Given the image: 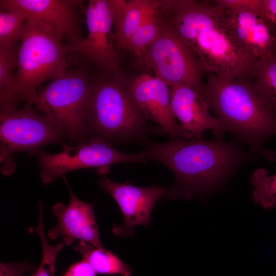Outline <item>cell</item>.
<instances>
[{"instance_id": "30bf717a", "label": "cell", "mask_w": 276, "mask_h": 276, "mask_svg": "<svg viewBox=\"0 0 276 276\" xmlns=\"http://www.w3.org/2000/svg\"><path fill=\"white\" fill-rule=\"evenodd\" d=\"M87 35L72 45L67 52L81 54L93 62L104 76L116 74L119 58L116 50L110 0H90L85 10ZM116 45V44H115Z\"/></svg>"}, {"instance_id": "484cf974", "label": "cell", "mask_w": 276, "mask_h": 276, "mask_svg": "<svg viewBox=\"0 0 276 276\" xmlns=\"http://www.w3.org/2000/svg\"><path fill=\"white\" fill-rule=\"evenodd\" d=\"M97 273L84 259L72 264L62 276H97Z\"/></svg>"}, {"instance_id": "5b68a950", "label": "cell", "mask_w": 276, "mask_h": 276, "mask_svg": "<svg viewBox=\"0 0 276 276\" xmlns=\"http://www.w3.org/2000/svg\"><path fill=\"white\" fill-rule=\"evenodd\" d=\"M62 41L51 27L27 15L17 50L15 76L18 102L32 105L42 83L60 77L66 72L68 52Z\"/></svg>"}, {"instance_id": "5bb4252c", "label": "cell", "mask_w": 276, "mask_h": 276, "mask_svg": "<svg viewBox=\"0 0 276 276\" xmlns=\"http://www.w3.org/2000/svg\"><path fill=\"white\" fill-rule=\"evenodd\" d=\"M80 3L79 1L64 0L0 1L1 10L16 9L25 12L51 27L63 40L68 42L67 45L82 39L75 11Z\"/></svg>"}, {"instance_id": "d4e9b609", "label": "cell", "mask_w": 276, "mask_h": 276, "mask_svg": "<svg viewBox=\"0 0 276 276\" xmlns=\"http://www.w3.org/2000/svg\"><path fill=\"white\" fill-rule=\"evenodd\" d=\"M36 269L28 262L0 263V276H24L26 271Z\"/></svg>"}, {"instance_id": "ac0fdd59", "label": "cell", "mask_w": 276, "mask_h": 276, "mask_svg": "<svg viewBox=\"0 0 276 276\" xmlns=\"http://www.w3.org/2000/svg\"><path fill=\"white\" fill-rule=\"evenodd\" d=\"M74 249L93 267L97 274L132 276L130 266L116 255L104 248L96 247L84 241L79 242Z\"/></svg>"}, {"instance_id": "9a60e30c", "label": "cell", "mask_w": 276, "mask_h": 276, "mask_svg": "<svg viewBox=\"0 0 276 276\" xmlns=\"http://www.w3.org/2000/svg\"><path fill=\"white\" fill-rule=\"evenodd\" d=\"M171 105L175 118L182 129L193 137L202 138L204 131L211 130L220 137L224 131L220 121L211 116L204 90L176 85L170 88Z\"/></svg>"}, {"instance_id": "6da1fadb", "label": "cell", "mask_w": 276, "mask_h": 276, "mask_svg": "<svg viewBox=\"0 0 276 276\" xmlns=\"http://www.w3.org/2000/svg\"><path fill=\"white\" fill-rule=\"evenodd\" d=\"M169 21L203 72L225 79L251 77L257 60L236 37L225 8L216 0H179Z\"/></svg>"}, {"instance_id": "e0dca14e", "label": "cell", "mask_w": 276, "mask_h": 276, "mask_svg": "<svg viewBox=\"0 0 276 276\" xmlns=\"http://www.w3.org/2000/svg\"><path fill=\"white\" fill-rule=\"evenodd\" d=\"M159 1L110 0L116 46L128 50L130 40Z\"/></svg>"}, {"instance_id": "83f0119b", "label": "cell", "mask_w": 276, "mask_h": 276, "mask_svg": "<svg viewBox=\"0 0 276 276\" xmlns=\"http://www.w3.org/2000/svg\"><path fill=\"white\" fill-rule=\"evenodd\" d=\"M274 52L276 53V35H275V39Z\"/></svg>"}, {"instance_id": "4fadbf2b", "label": "cell", "mask_w": 276, "mask_h": 276, "mask_svg": "<svg viewBox=\"0 0 276 276\" xmlns=\"http://www.w3.org/2000/svg\"><path fill=\"white\" fill-rule=\"evenodd\" d=\"M70 199L67 205L58 202L52 206L57 224L49 230L51 240L60 238L70 246L77 241L103 248L96 221L93 204L80 200L69 188Z\"/></svg>"}, {"instance_id": "277c9868", "label": "cell", "mask_w": 276, "mask_h": 276, "mask_svg": "<svg viewBox=\"0 0 276 276\" xmlns=\"http://www.w3.org/2000/svg\"><path fill=\"white\" fill-rule=\"evenodd\" d=\"M105 76L91 82L86 110L87 133L108 142L145 141L152 133L164 132L150 127L128 90L121 82Z\"/></svg>"}, {"instance_id": "9c48e42d", "label": "cell", "mask_w": 276, "mask_h": 276, "mask_svg": "<svg viewBox=\"0 0 276 276\" xmlns=\"http://www.w3.org/2000/svg\"><path fill=\"white\" fill-rule=\"evenodd\" d=\"M1 160L8 166V175L13 172L11 155L26 151L37 154L43 146L62 142L66 133L52 120L26 104L1 109Z\"/></svg>"}, {"instance_id": "7c38bea8", "label": "cell", "mask_w": 276, "mask_h": 276, "mask_svg": "<svg viewBox=\"0 0 276 276\" xmlns=\"http://www.w3.org/2000/svg\"><path fill=\"white\" fill-rule=\"evenodd\" d=\"M98 184L116 200L124 216L123 225H114L112 228L113 233L120 237L132 236L134 227L148 225L155 203L168 191L166 187H139L106 177L102 178Z\"/></svg>"}, {"instance_id": "8fae6325", "label": "cell", "mask_w": 276, "mask_h": 276, "mask_svg": "<svg viewBox=\"0 0 276 276\" xmlns=\"http://www.w3.org/2000/svg\"><path fill=\"white\" fill-rule=\"evenodd\" d=\"M128 87L145 119L157 123L171 140L193 137L176 122L171 108L170 89L164 81L145 74L137 77Z\"/></svg>"}, {"instance_id": "d6986e66", "label": "cell", "mask_w": 276, "mask_h": 276, "mask_svg": "<svg viewBox=\"0 0 276 276\" xmlns=\"http://www.w3.org/2000/svg\"><path fill=\"white\" fill-rule=\"evenodd\" d=\"M251 78L254 88L262 100L276 112V53L257 60Z\"/></svg>"}, {"instance_id": "7a4b0ae2", "label": "cell", "mask_w": 276, "mask_h": 276, "mask_svg": "<svg viewBox=\"0 0 276 276\" xmlns=\"http://www.w3.org/2000/svg\"><path fill=\"white\" fill-rule=\"evenodd\" d=\"M150 160L173 172L174 184L164 196L170 199L203 196L219 188L244 159L233 143L193 137L165 143H146Z\"/></svg>"}, {"instance_id": "ba28073f", "label": "cell", "mask_w": 276, "mask_h": 276, "mask_svg": "<svg viewBox=\"0 0 276 276\" xmlns=\"http://www.w3.org/2000/svg\"><path fill=\"white\" fill-rule=\"evenodd\" d=\"M159 15L158 32L146 49L143 65L170 87L185 85L203 91L202 68L186 42Z\"/></svg>"}, {"instance_id": "8992f818", "label": "cell", "mask_w": 276, "mask_h": 276, "mask_svg": "<svg viewBox=\"0 0 276 276\" xmlns=\"http://www.w3.org/2000/svg\"><path fill=\"white\" fill-rule=\"evenodd\" d=\"M90 85L83 72L67 71L38 90L32 105L60 125L71 140L83 141L87 133L86 110Z\"/></svg>"}, {"instance_id": "cb8c5ba5", "label": "cell", "mask_w": 276, "mask_h": 276, "mask_svg": "<svg viewBox=\"0 0 276 276\" xmlns=\"http://www.w3.org/2000/svg\"><path fill=\"white\" fill-rule=\"evenodd\" d=\"M250 183L254 187V202L267 210L273 209L276 205V174L269 175L266 170L258 168L253 172Z\"/></svg>"}, {"instance_id": "7402d4cb", "label": "cell", "mask_w": 276, "mask_h": 276, "mask_svg": "<svg viewBox=\"0 0 276 276\" xmlns=\"http://www.w3.org/2000/svg\"><path fill=\"white\" fill-rule=\"evenodd\" d=\"M27 14L16 9L1 10L0 50L15 45L21 39L27 23Z\"/></svg>"}, {"instance_id": "44dd1931", "label": "cell", "mask_w": 276, "mask_h": 276, "mask_svg": "<svg viewBox=\"0 0 276 276\" xmlns=\"http://www.w3.org/2000/svg\"><path fill=\"white\" fill-rule=\"evenodd\" d=\"M160 1L149 12L139 28L132 37L128 50L132 52L143 65L146 49L154 39L158 32Z\"/></svg>"}, {"instance_id": "ffe728a7", "label": "cell", "mask_w": 276, "mask_h": 276, "mask_svg": "<svg viewBox=\"0 0 276 276\" xmlns=\"http://www.w3.org/2000/svg\"><path fill=\"white\" fill-rule=\"evenodd\" d=\"M17 50L15 45L0 50V108L3 109L16 106V90Z\"/></svg>"}, {"instance_id": "2e32d148", "label": "cell", "mask_w": 276, "mask_h": 276, "mask_svg": "<svg viewBox=\"0 0 276 276\" xmlns=\"http://www.w3.org/2000/svg\"><path fill=\"white\" fill-rule=\"evenodd\" d=\"M225 10L236 37L256 60L266 59L274 52L276 27L270 21L250 9Z\"/></svg>"}, {"instance_id": "3957f363", "label": "cell", "mask_w": 276, "mask_h": 276, "mask_svg": "<svg viewBox=\"0 0 276 276\" xmlns=\"http://www.w3.org/2000/svg\"><path fill=\"white\" fill-rule=\"evenodd\" d=\"M204 94L224 132H232L254 150L274 160V152L263 148V143L276 135V112L259 97L251 77L225 79L211 75Z\"/></svg>"}, {"instance_id": "52a82bcc", "label": "cell", "mask_w": 276, "mask_h": 276, "mask_svg": "<svg viewBox=\"0 0 276 276\" xmlns=\"http://www.w3.org/2000/svg\"><path fill=\"white\" fill-rule=\"evenodd\" d=\"M62 151L51 154L38 152L42 182L48 185L60 176L74 170L94 168L98 174L107 173L111 165L126 163H145L149 160L146 149L136 153H126L114 148L110 142L93 136L76 146L62 144Z\"/></svg>"}, {"instance_id": "603a6c76", "label": "cell", "mask_w": 276, "mask_h": 276, "mask_svg": "<svg viewBox=\"0 0 276 276\" xmlns=\"http://www.w3.org/2000/svg\"><path fill=\"white\" fill-rule=\"evenodd\" d=\"M39 219L34 230L38 235L42 246V258L38 268L34 270L30 276H55V264L57 257L63 249V242L55 245H51L47 240L43 225V204L41 202L38 204Z\"/></svg>"}, {"instance_id": "4316f807", "label": "cell", "mask_w": 276, "mask_h": 276, "mask_svg": "<svg viewBox=\"0 0 276 276\" xmlns=\"http://www.w3.org/2000/svg\"><path fill=\"white\" fill-rule=\"evenodd\" d=\"M263 17L276 27V0H263Z\"/></svg>"}]
</instances>
